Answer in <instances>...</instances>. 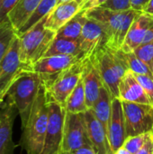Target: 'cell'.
<instances>
[{"label": "cell", "mask_w": 153, "mask_h": 154, "mask_svg": "<svg viewBox=\"0 0 153 154\" xmlns=\"http://www.w3.org/2000/svg\"><path fill=\"white\" fill-rule=\"evenodd\" d=\"M141 12L132 8L125 11H114L96 6L86 11L85 14L102 27L106 36V45L111 49L119 50L124 44L133 22Z\"/></svg>", "instance_id": "1"}, {"label": "cell", "mask_w": 153, "mask_h": 154, "mask_svg": "<svg viewBox=\"0 0 153 154\" xmlns=\"http://www.w3.org/2000/svg\"><path fill=\"white\" fill-rule=\"evenodd\" d=\"M47 91L41 84L33 103L29 119L23 129L21 145L26 154H41L43 149L48 125Z\"/></svg>", "instance_id": "2"}, {"label": "cell", "mask_w": 153, "mask_h": 154, "mask_svg": "<svg viewBox=\"0 0 153 154\" xmlns=\"http://www.w3.org/2000/svg\"><path fill=\"white\" fill-rule=\"evenodd\" d=\"M97 69L104 86L113 97H119V84L128 69L122 49L114 50L106 44L99 47L89 58Z\"/></svg>", "instance_id": "3"}, {"label": "cell", "mask_w": 153, "mask_h": 154, "mask_svg": "<svg viewBox=\"0 0 153 154\" xmlns=\"http://www.w3.org/2000/svg\"><path fill=\"white\" fill-rule=\"evenodd\" d=\"M42 84L40 75L33 70L23 72L12 84L7 97L15 106L23 128L29 119L33 103Z\"/></svg>", "instance_id": "4"}, {"label": "cell", "mask_w": 153, "mask_h": 154, "mask_svg": "<svg viewBox=\"0 0 153 154\" xmlns=\"http://www.w3.org/2000/svg\"><path fill=\"white\" fill-rule=\"evenodd\" d=\"M47 16L41 19L29 31L17 36L19 39L20 59L23 63L32 68L33 64L44 57L52 41L56 37L57 32L44 26Z\"/></svg>", "instance_id": "5"}, {"label": "cell", "mask_w": 153, "mask_h": 154, "mask_svg": "<svg viewBox=\"0 0 153 154\" xmlns=\"http://www.w3.org/2000/svg\"><path fill=\"white\" fill-rule=\"evenodd\" d=\"M126 138L153 132V106L123 101Z\"/></svg>", "instance_id": "6"}, {"label": "cell", "mask_w": 153, "mask_h": 154, "mask_svg": "<svg viewBox=\"0 0 153 154\" xmlns=\"http://www.w3.org/2000/svg\"><path fill=\"white\" fill-rule=\"evenodd\" d=\"M48 125L41 154H56L61 151L66 110L63 106L48 97Z\"/></svg>", "instance_id": "7"}, {"label": "cell", "mask_w": 153, "mask_h": 154, "mask_svg": "<svg viewBox=\"0 0 153 154\" xmlns=\"http://www.w3.org/2000/svg\"><path fill=\"white\" fill-rule=\"evenodd\" d=\"M28 70H32V68L21 60L19 39L15 36L0 64V96L5 98L14 80L23 72Z\"/></svg>", "instance_id": "8"}, {"label": "cell", "mask_w": 153, "mask_h": 154, "mask_svg": "<svg viewBox=\"0 0 153 154\" xmlns=\"http://www.w3.org/2000/svg\"><path fill=\"white\" fill-rule=\"evenodd\" d=\"M83 60L63 70L49 86L45 87L50 99L56 101L63 106H65L68 97L81 79Z\"/></svg>", "instance_id": "9"}, {"label": "cell", "mask_w": 153, "mask_h": 154, "mask_svg": "<svg viewBox=\"0 0 153 154\" xmlns=\"http://www.w3.org/2000/svg\"><path fill=\"white\" fill-rule=\"evenodd\" d=\"M85 145H91V143L87 135L84 113L66 112L61 151L69 154Z\"/></svg>", "instance_id": "10"}, {"label": "cell", "mask_w": 153, "mask_h": 154, "mask_svg": "<svg viewBox=\"0 0 153 154\" xmlns=\"http://www.w3.org/2000/svg\"><path fill=\"white\" fill-rule=\"evenodd\" d=\"M81 56L54 55L43 57L32 66V70L38 73L44 87L49 86L57 76L73 64L82 60Z\"/></svg>", "instance_id": "11"}, {"label": "cell", "mask_w": 153, "mask_h": 154, "mask_svg": "<svg viewBox=\"0 0 153 154\" xmlns=\"http://www.w3.org/2000/svg\"><path fill=\"white\" fill-rule=\"evenodd\" d=\"M17 115L15 106L5 97L0 106V154H14L17 146L13 141V125Z\"/></svg>", "instance_id": "12"}, {"label": "cell", "mask_w": 153, "mask_h": 154, "mask_svg": "<svg viewBox=\"0 0 153 154\" xmlns=\"http://www.w3.org/2000/svg\"><path fill=\"white\" fill-rule=\"evenodd\" d=\"M107 139L110 145L111 154H115L123 147L126 140V128L122 100L119 97H113L112 111L108 123Z\"/></svg>", "instance_id": "13"}, {"label": "cell", "mask_w": 153, "mask_h": 154, "mask_svg": "<svg viewBox=\"0 0 153 154\" xmlns=\"http://www.w3.org/2000/svg\"><path fill=\"white\" fill-rule=\"evenodd\" d=\"M78 42L82 57L88 59L99 47L106 43V36L96 21L87 17Z\"/></svg>", "instance_id": "14"}, {"label": "cell", "mask_w": 153, "mask_h": 154, "mask_svg": "<svg viewBox=\"0 0 153 154\" xmlns=\"http://www.w3.org/2000/svg\"><path fill=\"white\" fill-rule=\"evenodd\" d=\"M81 79L84 84L86 104L87 108L90 109L96 102L100 94V90L104 84L97 69L89 58L83 60Z\"/></svg>", "instance_id": "15"}, {"label": "cell", "mask_w": 153, "mask_h": 154, "mask_svg": "<svg viewBox=\"0 0 153 154\" xmlns=\"http://www.w3.org/2000/svg\"><path fill=\"white\" fill-rule=\"evenodd\" d=\"M87 135L91 146L96 154H111L110 145L107 139V134L101 125L96 119L93 111L87 109L84 113Z\"/></svg>", "instance_id": "16"}, {"label": "cell", "mask_w": 153, "mask_h": 154, "mask_svg": "<svg viewBox=\"0 0 153 154\" xmlns=\"http://www.w3.org/2000/svg\"><path fill=\"white\" fill-rule=\"evenodd\" d=\"M119 98L123 101L152 106L142 86L131 70H127L120 81Z\"/></svg>", "instance_id": "17"}, {"label": "cell", "mask_w": 153, "mask_h": 154, "mask_svg": "<svg viewBox=\"0 0 153 154\" xmlns=\"http://www.w3.org/2000/svg\"><path fill=\"white\" fill-rule=\"evenodd\" d=\"M152 22V15L141 12L133 22L121 49L125 52H132L142 45L145 33Z\"/></svg>", "instance_id": "18"}, {"label": "cell", "mask_w": 153, "mask_h": 154, "mask_svg": "<svg viewBox=\"0 0 153 154\" xmlns=\"http://www.w3.org/2000/svg\"><path fill=\"white\" fill-rule=\"evenodd\" d=\"M80 11L81 5L76 0H69L59 4L47 16L44 26L57 32Z\"/></svg>", "instance_id": "19"}, {"label": "cell", "mask_w": 153, "mask_h": 154, "mask_svg": "<svg viewBox=\"0 0 153 154\" xmlns=\"http://www.w3.org/2000/svg\"><path fill=\"white\" fill-rule=\"evenodd\" d=\"M41 0H19L7 15L12 27L16 32L32 14Z\"/></svg>", "instance_id": "20"}, {"label": "cell", "mask_w": 153, "mask_h": 154, "mask_svg": "<svg viewBox=\"0 0 153 154\" xmlns=\"http://www.w3.org/2000/svg\"><path fill=\"white\" fill-rule=\"evenodd\" d=\"M112 100H113V96L111 95L109 90L105 86H103L100 90V94L96 102L94 104L92 108H90L93 111L96 119L103 125L106 134H107L108 123L112 111Z\"/></svg>", "instance_id": "21"}, {"label": "cell", "mask_w": 153, "mask_h": 154, "mask_svg": "<svg viewBox=\"0 0 153 154\" xmlns=\"http://www.w3.org/2000/svg\"><path fill=\"white\" fill-rule=\"evenodd\" d=\"M54 55H75L82 57L78 40H69L56 36L44 57Z\"/></svg>", "instance_id": "22"}, {"label": "cell", "mask_w": 153, "mask_h": 154, "mask_svg": "<svg viewBox=\"0 0 153 154\" xmlns=\"http://www.w3.org/2000/svg\"><path fill=\"white\" fill-rule=\"evenodd\" d=\"M58 5V0H41L37 8L34 10L32 14L29 17L26 23L15 32L16 36H20L32 28L41 19L50 14V12Z\"/></svg>", "instance_id": "23"}, {"label": "cell", "mask_w": 153, "mask_h": 154, "mask_svg": "<svg viewBox=\"0 0 153 154\" xmlns=\"http://www.w3.org/2000/svg\"><path fill=\"white\" fill-rule=\"evenodd\" d=\"M86 20L85 11H80L57 32L56 36L69 40H78Z\"/></svg>", "instance_id": "24"}, {"label": "cell", "mask_w": 153, "mask_h": 154, "mask_svg": "<svg viewBox=\"0 0 153 154\" xmlns=\"http://www.w3.org/2000/svg\"><path fill=\"white\" fill-rule=\"evenodd\" d=\"M64 108L66 112L73 114L85 113L88 109L86 104V95L82 79H80L78 85L68 97Z\"/></svg>", "instance_id": "25"}, {"label": "cell", "mask_w": 153, "mask_h": 154, "mask_svg": "<svg viewBox=\"0 0 153 154\" xmlns=\"http://www.w3.org/2000/svg\"><path fill=\"white\" fill-rule=\"evenodd\" d=\"M16 34L8 19L0 23V64Z\"/></svg>", "instance_id": "26"}, {"label": "cell", "mask_w": 153, "mask_h": 154, "mask_svg": "<svg viewBox=\"0 0 153 154\" xmlns=\"http://www.w3.org/2000/svg\"><path fill=\"white\" fill-rule=\"evenodd\" d=\"M123 57L129 70H131L134 74L145 75L153 79V73L150 69V68L144 62H142L140 59H138L136 55L133 53V51L125 52L123 51Z\"/></svg>", "instance_id": "27"}, {"label": "cell", "mask_w": 153, "mask_h": 154, "mask_svg": "<svg viewBox=\"0 0 153 154\" xmlns=\"http://www.w3.org/2000/svg\"><path fill=\"white\" fill-rule=\"evenodd\" d=\"M133 53L150 68L153 73V41L149 43L140 45L133 51Z\"/></svg>", "instance_id": "28"}, {"label": "cell", "mask_w": 153, "mask_h": 154, "mask_svg": "<svg viewBox=\"0 0 153 154\" xmlns=\"http://www.w3.org/2000/svg\"><path fill=\"white\" fill-rule=\"evenodd\" d=\"M148 134H143L131 136V137L126 138L123 147L125 148L127 151H129L132 154H136L141 150L142 145L144 144V143L147 139Z\"/></svg>", "instance_id": "29"}, {"label": "cell", "mask_w": 153, "mask_h": 154, "mask_svg": "<svg viewBox=\"0 0 153 154\" xmlns=\"http://www.w3.org/2000/svg\"><path fill=\"white\" fill-rule=\"evenodd\" d=\"M99 6L114 11H125L131 9V0H108Z\"/></svg>", "instance_id": "30"}, {"label": "cell", "mask_w": 153, "mask_h": 154, "mask_svg": "<svg viewBox=\"0 0 153 154\" xmlns=\"http://www.w3.org/2000/svg\"><path fill=\"white\" fill-rule=\"evenodd\" d=\"M134 75H135L136 79H138V81L142 86L143 89L145 90L147 96L151 99L153 106V79L151 77L145 76V75H138V74H134Z\"/></svg>", "instance_id": "31"}, {"label": "cell", "mask_w": 153, "mask_h": 154, "mask_svg": "<svg viewBox=\"0 0 153 154\" xmlns=\"http://www.w3.org/2000/svg\"><path fill=\"white\" fill-rule=\"evenodd\" d=\"M19 0H4L3 5L0 10V23L7 19L10 11L16 5Z\"/></svg>", "instance_id": "32"}, {"label": "cell", "mask_w": 153, "mask_h": 154, "mask_svg": "<svg viewBox=\"0 0 153 154\" xmlns=\"http://www.w3.org/2000/svg\"><path fill=\"white\" fill-rule=\"evenodd\" d=\"M136 154H153V132L148 134L144 144Z\"/></svg>", "instance_id": "33"}, {"label": "cell", "mask_w": 153, "mask_h": 154, "mask_svg": "<svg viewBox=\"0 0 153 154\" xmlns=\"http://www.w3.org/2000/svg\"><path fill=\"white\" fill-rule=\"evenodd\" d=\"M148 2L149 0H131V8L137 11H142Z\"/></svg>", "instance_id": "34"}, {"label": "cell", "mask_w": 153, "mask_h": 154, "mask_svg": "<svg viewBox=\"0 0 153 154\" xmlns=\"http://www.w3.org/2000/svg\"><path fill=\"white\" fill-rule=\"evenodd\" d=\"M69 154H96L91 145H85Z\"/></svg>", "instance_id": "35"}, {"label": "cell", "mask_w": 153, "mask_h": 154, "mask_svg": "<svg viewBox=\"0 0 153 154\" xmlns=\"http://www.w3.org/2000/svg\"><path fill=\"white\" fill-rule=\"evenodd\" d=\"M153 41V22L151 23V24L150 25V27L148 28L146 33H145V36L143 38V41H142V44H145V43H149Z\"/></svg>", "instance_id": "36"}, {"label": "cell", "mask_w": 153, "mask_h": 154, "mask_svg": "<svg viewBox=\"0 0 153 154\" xmlns=\"http://www.w3.org/2000/svg\"><path fill=\"white\" fill-rule=\"evenodd\" d=\"M96 0H87L85 2V4L82 5L81 7V11H87L91 8H94L96 6Z\"/></svg>", "instance_id": "37"}, {"label": "cell", "mask_w": 153, "mask_h": 154, "mask_svg": "<svg viewBox=\"0 0 153 154\" xmlns=\"http://www.w3.org/2000/svg\"><path fill=\"white\" fill-rule=\"evenodd\" d=\"M142 12L149 14L153 16V0H149V2L145 5V6L142 10Z\"/></svg>", "instance_id": "38"}, {"label": "cell", "mask_w": 153, "mask_h": 154, "mask_svg": "<svg viewBox=\"0 0 153 154\" xmlns=\"http://www.w3.org/2000/svg\"><path fill=\"white\" fill-rule=\"evenodd\" d=\"M115 154H132L129 151H127L125 148L124 147H121L118 151H116V152Z\"/></svg>", "instance_id": "39"}, {"label": "cell", "mask_w": 153, "mask_h": 154, "mask_svg": "<svg viewBox=\"0 0 153 154\" xmlns=\"http://www.w3.org/2000/svg\"><path fill=\"white\" fill-rule=\"evenodd\" d=\"M106 1H108V0H96V6H95V7H96V6H99V5H103V4H105Z\"/></svg>", "instance_id": "40"}, {"label": "cell", "mask_w": 153, "mask_h": 154, "mask_svg": "<svg viewBox=\"0 0 153 154\" xmlns=\"http://www.w3.org/2000/svg\"><path fill=\"white\" fill-rule=\"evenodd\" d=\"M76 1H77V2H78V3L80 5H81V7H82V5L85 4V2H86L87 0H76Z\"/></svg>", "instance_id": "41"}, {"label": "cell", "mask_w": 153, "mask_h": 154, "mask_svg": "<svg viewBox=\"0 0 153 154\" xmlns=\"http://www.w3.org/2000/svg\"><path fill=\"white\" fill-rule=\"evenodd\" d=\"M66 1H69V0H58V5L63 3V2H66Z\"/></svg>", "instance_id": "42"}, {"label": "cell", "mask_w": 153, "mask_h": 154, "mask_svg": "<svg viewBox=\"0 0 153 154\" xmlns=\"http://www.w3.org/2000/svg\"><path fill=\"white\" fill-rule=\"evenodd\" d=\"M4 99H5V98H4V97H2L0 96V106H1V104L3 103V101H4Z\"/></svg>", "instance_id": "43"}, {"label": "cell", "mask_w": 153, "mask_h": 154, "mask_svg": "<svg viewBox=\"0 0 153 154\" xmlns=\"http://www.w3.org/2000/svg\"><path fill=\"white\" fill-rule=\"evenodd\" d=\"M56 154H69V153H67V152H63V151H60V152H59L58 153H56Z\"/></svg>", "instance_id": "44"}, {"label": "cell", "mask_w": 153, "mask_h": 154, "mask_svg": "<svg viewBox=\"0 0 153 154\" xmlns=\"http://www.w3.org/2000/svg\"><path fill=\"white\" fill-rule=\"evenodd\" d=\"M3 3H4V0H0V10H1V7L3 5Z\"/></svg>", "instance_id": "45"}]
</instances>
